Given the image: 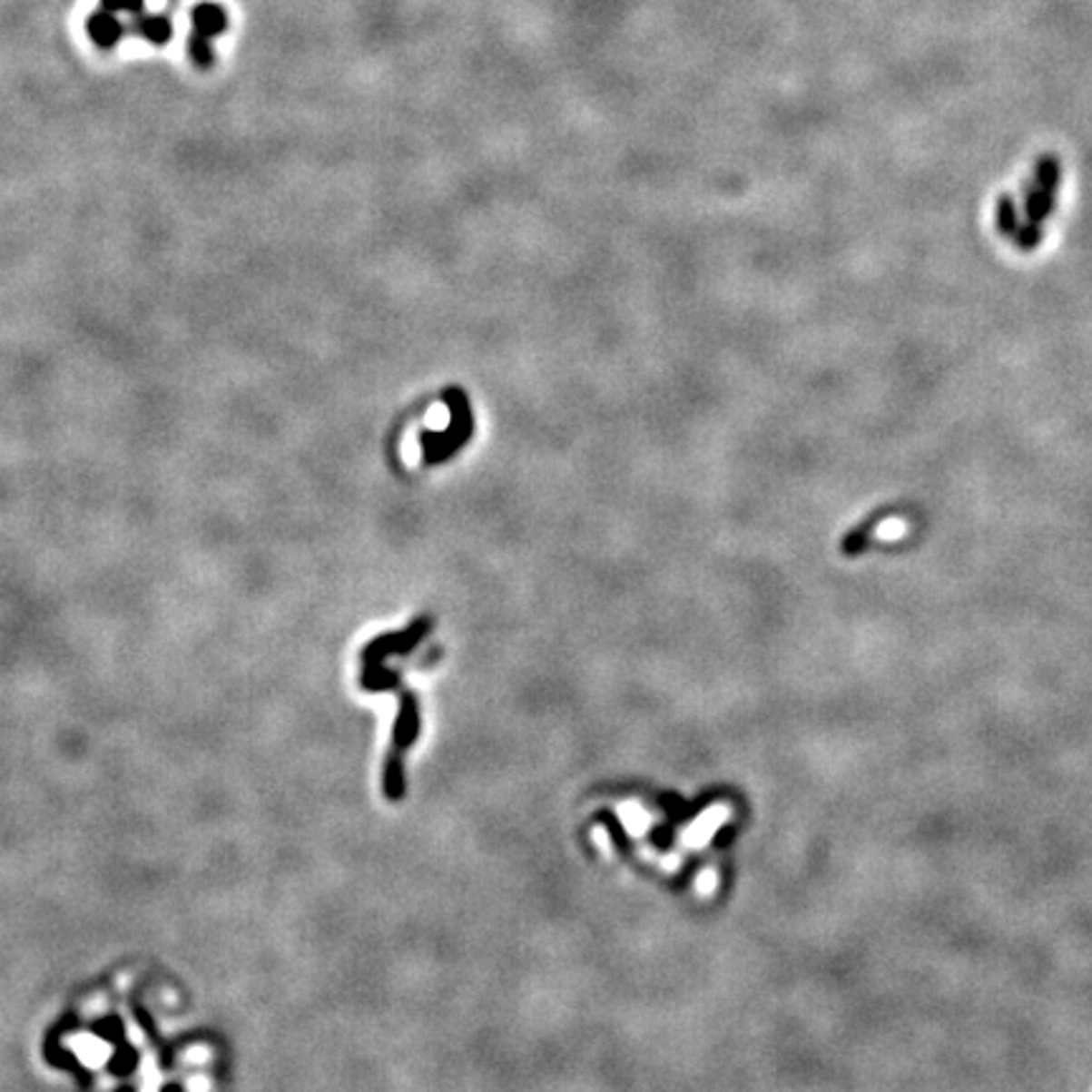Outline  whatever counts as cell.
<instances>
[{
	"label": "cell",
	"instance_id": "cell-6",
	"mask_svg": "<svg viewBox=\"0 0 1092 1092\" xmlns=\"http://www.w3.org/2000/svg\"><path fill=\"white\" fill-rule=\"evenodd\" d=\"M188 54H190V59H192V64H195L198 69H211L212 61H215V54H212V46H211V38H208V35L198 34V31H192V35H190Z\"/></svg>",
	"mask_w": 1092,
	"mask_h": 1092
},
{
	"label": "cell",
	"instance_id": "cell-2",
	"mask_svg": "<svg viewBox=\"0 0 1092 1092\" xmlns=\"http://www.w3.org/2000/svg\"><path fill=\"white\" fill-rule=\"evenodd\" d=\"M86 31H89L92 41L99 48H114L122 41V34H124V28L117 21L114 11L92 13L89 21H86Z\"/></svg>",
	"mask_w": 1092,
	"mask_h": 1092
},
{
	"label": "cell",
	"instance_id": "cell-4",
	"mask_svg": "<svg viewBox=\"0 0 1092 1092\" xmlns=\"http://www.w3.org/2000/svg\"><path fill=\"white\" fill-rule=\"evenodd\" d=\"M192 25L198 34L208 35V38L221 35L228 31V13L218 3H198L192 8Z\"/></svg>",
	"mask_w": 1092,
	"mask_h": 1092
},
{
	"label": "cell",
	"instance_id": "cell-10",
	"mask_svg": "<svg viewBox=\"0 0 1092 1092\" xmlns=\"http://www.w3.org/2000/svg\"><path fill=\"white\" fill-rule=\"evenodd\" d=\"M595 840H597L599 845L605 847V850H610V834L605 832L602 827H599V830H595Z\"/></svg>",
	"mask_w": 1092,
	"mask_h": 1092
},
{
	"label": "cell",
	"instance_id": "cell-9",
	"mask_svg": "<svg viewBox=\"0 0 1092 1092\" xmlns=\"http://www.w3.org/2000/svg\"><path fill=\"white\" fill-rule=\"evenodd\" d=\"M144 8V0H122V11L140 13Z\"/></svg>",
	"mask_w": 1092,
	"mask_h": 1092
},
{
	"label": "cell",
	"instance_id": "cell-1",
	"mask_svg": "<svg viewBox=\"0 0 1092 1092\" xmlns=\"http://www.w3.org/2000/svg\"><path fill=\"white\" fill-rule=\"evenodd\" d=\"M448 408H450V428L446 433H423V460L428 466H435L440 460H448L458 450L473 433V418H470L468 398L460 389H448Z\"/></svg>",
	"mask_w": 1092,
	"mask_h": 1092
},
{
	"label": "cell",
	"instance_id": "cell-11",
	"mask_svg": "<svg viewBox=\"0 0 1092 1092\" xmlns=\"http://www.w3.org/2000/svg\"><path fill=\"white\" fill-rule=\"evenodd\" d=\"M106 11H122V0H104Z\"/></svg>",
	"mask_w": 1092,
	"mask_h": 1092
},
{
	"label": "cell",
	"instance_id": "cell-8",
	"mask_svg": "<svg viewBox=\"0 0 1092 1092\" xmlns=\"http://www.w3.org/2000/svg\"><path fill=\"white\" fill-rule=\"evenodd\" d=\"M695 888H698V893L701 895H711L713 890H716V872L711 868H705L701 875H698V880H695Z\"/></svg>",
	"mask_w": 1092,
	"mask_h": 1092
},
{
	"label": "cell",
	"instance_id": "cell-3",
	"mask_svg": "<svg viewBox=\"0 0 1092 1092\" xmlns=\"http://www.w3.org/2000/svg\"><path fill=\"white\" fill-rule=\"evenodd\" d=\"M728 820V810L726 807H713V810H705L698 820H695L691 827H688V832L683 834V840H685V845L691 847H701L705 845L713 834H716V830L721 827V824Z\"/></svg>",
	"mask_w": 1092,
	"mask_h": 1092
},
{
	"label": "cell",
	"instance_id": "cell-5",
	"mask_svg": "<svg viewBox=\"0 0 1092 1092\" xmlns=\"http://www.w3.org/2000/svg\"><path fill=\"white\" fill-rule=\"evenodd\" d=\"M137 31L154 46H165L167 41L172 38V24L167 21L165 15H142Z\"/></svg>",
	"mask_w": 1092,
	"mask_h": 1092
},
{
	"label": "cell",
	"instance_id": "cell-7",
	"mask_svg": "<svg viewBox=\"0 0 1092 1092\" xmlns=\"http://www.w3.org/2000/svg\"><path fill=\"white\" fill-rule=\"evenodd\" d=\"M620 817H623L625 827L630 830L633 834H643L650 827V817H647V812L640 807V804H635V802H627V804H623L620 807Z\"/></svg>",
	"mask_w": 1092,
	"mask_h": 1092
}]
</instances>
